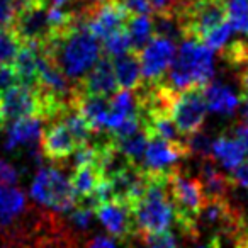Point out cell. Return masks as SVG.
Masks as SVG:
<instances>
[{
	"label": "cell",
	"instance_id": "cell-1",
	"mask_svg": "<svg viewBox=\"0 0 248 248\" xmlns=\"http://www.w3.org/2000/svg\"><path fill=\"white\" fill-rule=\"evenodd\" d=\"M41 48L73 83L95 65L102 51L99 38L90 32L83 17H78L65 31L53 34Z\"/></svg>",
	"mask_w": 248,
	"mask_h": 248
},
{
	"label": "cell",
	"instance_id": "cell-2",
	"mask_svg": "<svg viewBox=\"0 0 248 248\" xmlns=\"http://www.w3.org/2000/svg\"><path fill=\"white\" fill-rule=\"evenodd\" d=\"M213 75V49L196 38H184L169 72L162 80L173 90H186L190 87H204L211 82Z\"/></svg>",
	"mask_w": 248,
	"mask_h": 248
},
{
	"label": "cell",
	"instance_id": "cell-3",
	"mask_svg": "<svg viewBox=\"0 0 248 248\" xmlns=\"http://www.w3.org/2000/svg\"><path fill=\"white\" fill-rule=\"evenodd\" d=\"M146 172H148V187L141 199L131 207L135 230L138 233L165 231L175 219V211L167 189L169 172H152V170Z\"/></svg>",
	"mask_w": 248,
	"mask_h": 248
},
{
	"label": "cell",
	"instance_id": "cell-4",
	"mask_svg": "<svg viewBox=\"0 0 248 248\" xmlns=\"http://www.w3.org/2000/svg\"><path fill=\"white\" fill-rule=\"evenodd\" d=\"M31 197L55 213H70L77 206L72 180L55 167L39 169L31 184Z\"/></svg>",
	"mask_w": 248,
	"mask_h": 248
},
{
	"label": "cell",
	"instance_id": "cell-5",
	"mask_svg": "<svg viewBox=\"0 0 248 248\" xmlns=\"http://www.w3.org/2000/svg\"><path fill=\"white\" fill-rule=\"evenodd\" d=\"M207 114L202 87H190L180 90L172 107V121L180 135L190 136L201 131Z\"/></svg>",
	"mask_w": 248,
	"mask_h": 248
},
{
	"label": "cell",
	"instance_id": "cell-6",
	"mask_svg": "<svg viewBox=\"0 0 248 248\" xmlns=\"http://www.w3.org/2000/svg\"><path fill=\"white\" fill-rule=\"evenodd\" d=\"M138 56L145 83L158 82L165 77L175 58V43L165 36L153 34V38L138 51Z\"/></svg>",
	"mask_w": 248,
	"mask_h": 248
},
{
	"label": "cell",
	"instance_id": "cell-7",
	"mask_svg": "<svg viewBox=\"0 0 248 248\" xmlns=\"http://www.w3.org/2000/svg\"><path fill=\"white\" fill-rule=\"evenodd\" d=\"M22 43L43 46L51 38L53 29L48 21V4L26 5L17 9V17L12 28Z\"/></svg>",
	"mask_w": 248,
	"mask_h": 248
},
{
	"label": "cell",
	"instance_id": "cell-8",
	"mask_svg": "<svg viewBox=\"0 0 248 248\" xmlns=\"http://www.w3.org/2000/svg\"><path fill=\"white\" fill-rule=\"evenodd\" d=\"M0 106H2V126L21 117H41V99L38 90L36 87H29L24 83H19L2 93Z\"/></svg>",
	"mask_w": 248,
	"mask_h": 248
},
{
	"label": "cell",
	"instance_id": "cell-9",
	"mask_svg": "<svg viewBox=\"0 0 248 248\" xmlns=\"http://www.w3.org/2000/svg\"><path fill=\"white\" fill-rule=\"evenodd\" d=\"M93 211L97 219L112 236L119 240H129L135 234V219H133L131 207L126 202L117 199H106L97 204Z\"/></svg>",
	"mask_w": 248,
	"mask_h": 248
},
{
	"label": "cell",
	"instance_id": "cell-10",
	"mask_svg": "<svg viewBox=\"0 0 248 248\" xmlns=\"http://www.w3.org/2000/svg\"><path fill=\"white\" fill-rule=\"evenodd\" d=\"M189 155L190 153L186 141L173 143L160 136H148V143L143 153V162H145L143 169L152 172H169L170 167Z\"/></svg>",
	"mask_w": 248,
	"mask_h": 248
},
{
	"label": "cell",
	"instance_id": "cell-11",
	"mask_svg": "<svg viewBox=\"0 0 248 248\" xmlns=\"http://www.w3.org/2000/svg\"><path fill=\"white\" fill-rule=\"evenodd\" d=\"M51 121L53 123L49 124L48 128L43 129L41 150L46 158L60 163L65 162L66 158H70L80 148V143L77 141L73 133L66 128V124L60 117Z\"/></svg>",
	"mask_w": 248,
	"mask_h": 248
},
{
	"label": "cell",
	"instance_id": "cell-12",
	"mask_svg": "<svg viewBox=\"0 0 248 248\" xmlns=\"http://www.w3.org/2000/svg\"><path fill=\"white\" fill-rule=\"evenodd\" d=\"M117 80L114 75L112 60L107 55H100L97 63L75 83V89L83 95L109 97L117 90Z\"/></svg>",
	"mask_w": 248,
	"mask_h": 248
},
{
	"label": "cell",
	"instance_id": "cell-13",
	"mask_svg": "<svg viewBox=\"0 0 248 248\" xmlns=\"http://www.w3.org/2000/svg\"><path fill=\"white\" fill-rule=\"evenodd\" d=\"M129 17L131 14L123 7L119 0H107L87 17V26L95 38L104 39L117 29L126 28Z\"/></svg>",
	"mask_w": 248,
	"mask_h": 248
},
{
	"label": "cell",
	"instance_id": "cell-14",
	"mask_svg": "<svg viewBox=\"0 0 248 248\" xmlns=\"http://www.w3.org/2000/svg\"><path fill=\"white\" fill-rule=\"evenodd\" d=\"M41 117L28 116L16 119L9 126L7 136H5L4 148L7 152H14L19 146H28V148H36L38 141L43 135V123Z\"/></svg>",
	"mask_w": 248,
	"mask_h": 248
},
{
	"label": "cell",
	"instance_id": "cell-15",
	"mask_svg": "<svg viewBox=\"0 0 248 248\" xmlns=\"http://www.w3.org/2000/svg\"><path fill=\"white\" fill-rule=\"evenodd\" d=\"M197 179H199L201 186H202L206 199L228 197V192L231 190V187H234L231 177L221 172L211 156H202V160H201V172Z\"/></svg>",
	"mask_w": 248,
	"mask_h": 248
},
{
	"label": "cell",
	"instance_id": "cell-16",
	"mask_svg": "<svg viewBox=\"0 0 248 248\" xmlns=\"http://www.w3.org/2000/svg\"><path fill=\"white\" fill-rule=\"evenodd\" d=\"M70 180H72L77 197H80L83 201V204L95 207V194L99 190L100 184L106 180V175L100 172L99 167L93 165V163L77 165L73 177Z\"/></svg>",
	"mask_w": 248,
	"mask_h": 248
},
{
	"label": "cell",
	"instance_id": "cell-17",
	"mask_svg": "<svg viewBox=\"0 0 248 248\" xmlns=\"http://www.w3.org/2000/svg\"><path fill=\"white\" fill-rule=\"evenodd\" d=\"M202 93L207 110H213L221 116H231L240 106V97L223 82H207L202 87Z\"/></svg>",
	"mask_w": 248,
	"mask_h": 248
},
{
	"label": "cell",
	"instance_id": "cell-18",
	"mask_svg": "<svg viewBox=\"0 0 248 248\" xmlns=\"http://www.w3.org/2000/svg\"><path fill=\"white\" fill-rule=\"evenodd\" d=\"M114 75H116L117 85L126 90L138 89L143 83L141 63H140L138 51H128L121 56H116L112 62Z\"/></svg>",
	"mask_w": 248,
	"mask_h": 248
},
{
	"label": "cell",
	"instance_id": "cell-19",
	"mask_svg": "<svg viewBox=\"0 0 248 248\" xmlns=\"http://www.w3.org/2000/svg\"><path fill=\"white\" fill-rule=\"evenodd\" d=\"M138 114V102L136 95H133L131 90H119L114 92L109 100V119H107V131L119 126L124 119Z\"/></svg>",
	"mask_w": 248,
	"mask_h": 248
},
{
	"label": "cell",
	"instance_id": "cell-20",
	"mask_svg": "<svg viewBox=\"0 0 248 248\" xmlns=\"http://www.w3.org/2000/svg\"><path fill=\"white\" fill-rule=\"evenodd\" d=\"M211 158H216L230 172L236 169L238 165H241V162H245L243 150H241L238 140L234 136L230 138L226 135H221L216 140H213Z\"/></svg>",
	"mask_w": 248,
	"mask_h": 248
},
{
	"label": "cell",
	"instance_id": "cell-21",
	"mask_svg": "<svg viewBox=\"0 0 248 248\" xmlns=\"http://www.w3.org/2000/svg\"><path fill=\"white\" fill-rule=\"evenodd\" d=\"M38 45L22 43L21 49L14 60V66L19 73L21 83L29 87H34L36 78H38Z\"/></svg>",
	"mask_w": 248,
	"mask_h": 248
},
{
	"label": "cell",
	"instance_id": "cell-22",
	"mask_svg": "<svg viewBox=\"0 0 248 248\" xmlns=\"http://www.w3.org/2000/svg\"><path fill=\"white\" fill-rule=\"evenodd\" d=\"M116 146V150L131 163L138 165L140 160H143V153H145L146 143H148V136L143 129H138L136 133L129 136H123V138H110Z\"/></svg>",
	"mask_w": 248,
	"mask_h": 248
},
{
	"label": "cell",
	"instance_id": "cell-23",
	"mask_svg": "<svg viewBox=\"0 0 248 248\" xmlns=\"http://www.w3.org/2000/svg\"><path fill=\"white\" fill-rule=\"evenodd\" d=\"M126 29H128L129 39H131L133 51H140L153 38V19L145 14L131 16L128 19Z\"/></svg>",
	"mask_w": 248,
	"mask_h": 248
},
{
	"label": "cell",
	"instance_id": "cell-24",
	"mask_svg": "<svg viewBox=\"0 0 248 248\" xmlns=\"http://www.w3.org/2000/svg\"><path fill=\"white\" fill-rule=\"evenodd\" d=\"M224 7L233 31L248 34V0H224Z\"/></svg>",
	"mask_w": 248,
	"mask_h": 248
},
{
	"label": "cell",
	"instance_id": "cell-25",
	"mask_svg": "<svg viewBox=\"0 0 248 248\" xmlns=\"http://www.w3.org/2000/svg\"><path fill=\"white\" fill-rule=\"evenodd\" d=\"M21 46L22 41L16 34L14 29L0 28V65L14 63Z\"/></svg>",
	"mask_w": 248,
	"mask_h": 248
},
{
	"label": "cell",
	"instance_id": "cell-26",
	"mask_svg": "<svg viewBox=\"0 0 248 248\" xmlns=\"http://www.w3.org/2000/svg\"><path fill=\"white\" fill-rule=\"evenodd\" d=\"M102 41H104L102 48H104V51H106V55L114 56V58L133 49L131 39H129L128 29L126 28L117 29V31H114L112 34H109L107 38H104Z\"/></svg>",
	"mask_w": 248,
	"mask_h": 248
},
{
	"label": "cell",
	"instance_id": "cell-27",
	"mask_svg": "<svg viewBox=\"0 0 248 248\" xmlns=\"http://www.w3.org/2000/svg\"><path fill=\"white\" fill-rule=\"evenodd\" d=\"M233 28H231L230 22H223L221 26H217V28H214L213 31H209L206 36H204L201 41L204 43V45L207 46L209 49H221L224 45H226L228 41L231 39V34H233Z\"/></svg>",
	"mask_w": 248,
	"mask_h": 248
},
{
	"label": "cell",
	"instance_id": "cell-28",
	"mask_svg": "<svg viewBox=\"0 0 248 248\" xmlns=\"http://www.w3.org/2000/svg\"><path fill=\"white\" fill-rule=\"evenodd\" d=\"M93 214H95V211L89 204H80L78 207L75 206L70 214V224L75 231H87L92 226Z\"/></svg>",
	"mask_w": 248,
	"mask_h": 248
},
{
	"label": "cell",
	"instance_id": "cell-29",
	"mask_svg": "<svg viewBox=\"0 0 248 248\" xmlns=\"http://www.w3.org/2000/svg\"><path fill=\"white\" fill-rule=\"evenodd\" d=\"M187 148H189V153H197V155L202 158V156H211V146H213V138L206 133H194V135L187 136Z\"/></svg>",
	"mask_w": 248,
	"mask_h": 248
},
{
	"label": "cell",
	"instance_id": "cell-30",
	"mask_svg": "<svg viewBox=\"0 0 248 248\" xmlns=\"http://www.w3.org/2000/svg\"><path fill=\"white\" fill-rule=\"evenodd\" d=\"M186 0H148L155 16H177Z\"/></svg>",
	"mask_w": 248,
	"mask_h": 248
},
{
	"label": "cell",
	"instance_id": "cell-31",
	"mask_svg": "<svg viewBox=\"0 0 248 248\" xmlns=\"http://www.w3.org/2000/svg\"><path fill=\"white\" fill-rule=\"evenodd\" d=\"M19 83H21V78H19V73L16 70L14 63L0 65V95L12 87L19 85Z\"/></svg>",
	"mask_w": 248,
	"mask_h": 248
},
{
	"label": "cell",
	"instance_id": "cell-32",
	"mask_svg": "<svg viewBox=\"0 0 248 248\" xmlns=\"http://www.w3.org/2000/svg\"><path fill=\"white\" fill-rule=\"evenodd\" d=\"M17 17V2L16 0H0V28L12 29Z\"/></svg>",
	"mask_w": 248,
	"mask_h": 248
},
{
	"label": "cell",
	"instance_id": "cell-33",
	"mask_svg": "<svg viewBox=\"0 0 248 248\" xmlns=\"http://www.w3.org/2000/svg\"><path fill=\"white\" fill-rule=\"evenodd\" d=\"M0 182L5 186H16L19 182L17 169L4 158H0Z\"/></svg>",
	"mask_w": 248,
	"mask_h": 248
},
{
	"label": "cell",
	"instance_id": "cell-34",
	"mask_svg": "<svg viewBox=\"0 0 248 248\" xmlns=\"http://www.w3.org/2000/svg\"><path fill=\"white\" fill-rule=\"evenodd\" d=\"M119 2L131 16H150V12H152L148 0H119Z\"/></svg>",
	"mask_w": 248,
	"mask_h": 248
},
{
	"label": "cell",
	"instance_id": "cell-35",
	"mask_svg": "<svg viewBox=\"0 0 248 248\" xmlns=\"http://www.w3.org/2000/svg\"><path fill=\"white\" fill-rule=\"evenodd\" d=\"M231 180L234 186H240L243 190L248 192V163L245 165H238L234 170H231Z\"/></svg>",
	"mask_w": 248,
	"mask_h": 248
},
{
	"label": "cell",
	"instance_id": "cell-36",
	"mask_svg": "<svg viewBox=\"0 0 248 248\" xmlns=\"http://www.w3.org/2000/svg\"><path fill=\"white\" fill-rule=\"evenodd\" d=\"M234 138L238 140L240 143L241 150H243V156H245V162L248 163V124L243 123V124H238L236 128H234Z\"/></svg>",
	"mask_w": 248,
	"mask_h": 248
},
{
	"label": "cell",
	"instance_id": "cell-37",
	"mask_svg": "<svg viewBox=\"0 0 248 248\" xmlns=\"http://www.w3.org/2000/svg\"><path fill=\"white\" fill-rule=\"evenodd\" d=\"M83 248H116V243H114L110 238L102 236V234H97V236L90 238Z\"/></svg>",
	"mask_w": 248,
	"mask_h": 248
},
{
	"label": "cell",
	"instance_id": "cell-38",
	"mask_svg": "<svg viewBox=\"0 0 248 248\" xmlns=\"http://www.w3.org/2000/svg\"><path fill=\"white\" fill-rule=\"evenodd\" d=\"M240 83H241V89H243V95L248 97V63L243 65L240 68Z\"/></svg>",
	"mask_w": 248,
	"mask_h": 248
},
{
	"label": "cell",
	"instance_id": "cell-39",
	"mask_svg": "<svg viewBox=\"0 0 248 248\" xmlns=\"http://www.w3.org/2000/svg\"><path fill=\"white\" fill-rule=\"evenodd\" d=\"M240 112H241V117H243V123L248 124V97H245V95H243V99H241Z\"/></svg>",
	"mask_w": 248,
	"mask_h": 248
},
{
	"label": "cell",
	"instance_id": "cell-40",
	"mask_svg": "<svg viewBox=\"0 0 248 248\" xmlns=\"http://www.w3.org/2000/svg\"><path fill=\"white\" fill-rule=\"evenodd\" d=\"M49 5H55V7H72L73 0H48Z\"/></svg>",
	"mask_w": 248,
	"mask_h": 248
},
{
	"label": "cell",
	"instance_id": "cell-41",
	"mask_svg": "<svg viewBox=\"0 0 248 248\" xmlns=\"http://www.w3.org/2000/svg\"><path fill=\"white\" fill-rule=\"evenodd\" d=\"M0 126H2V106H0Z\"/></svg>",
	"mask_w": 248,
	"mask_h": 248
},
{
	"label": "cell",
	"instance_id": "cell-42",
	"mask_svg": "<svg viewBox=\"0 0 248 248\" xmlns=\"http://www.w3.org/2000/svg\"><path fill=\"white\" fill-rule=\"evenodd\" d=\"M199 248H207V247H199Z\"/></svg>",
	"mask_w": 248,
	"mask_h": 248
}]
</instances>
